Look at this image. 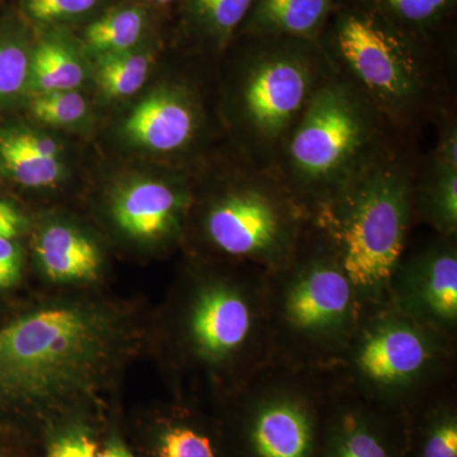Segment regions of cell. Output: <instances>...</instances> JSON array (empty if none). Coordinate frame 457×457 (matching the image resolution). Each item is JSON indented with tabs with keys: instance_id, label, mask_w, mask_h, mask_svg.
<instances>
[{
	"instance_id": "25",
	"label": "cell",
	"mask_w": 457,
	"mask_h": 457,
	"mask_svg": "<svg viewBox=\"0 0 457 457\" xmlns=\"http://www.w3.org/2000/svg\"><path fill=\"white\" fill-rule=\"evenodd\" d=\"M97 79L108 97H129L146 82L154 56L149 50L104 54L97 57Z\"/></svg>"
},
{
	"instance_id": "3",
	"label": "cell",
	"mask_w": 457,
	"mask_h": 457,
	"mask_svg": "<svg viewBox=\"0 0 457 457\" xmlns=\"http://www.w3.org/2000/svg\"><path fill=\"white\" fill-rule=\"evenodd\" d=\"M413 141L394 135L312 216L335 248L361 306L389 302L390 276L408 248L422 161Z\"/></svg>"
},
{
	"instance_id": "24",
	"label": "cell",
	"mask_w": 457,
	"mask_h": 457,
	"mask_svg": "<svg viewBox=\"0 0 457 457\" xmlns=\"http://www.w3.org/2000/svg\"><path fill=\"white\" fill-rule=\"evenodd\" d=\"M41 441V457H96L102 442L87 409L71 411L38 427L31 435Z\"/></svg>"
},
{
	"instance_id": "18",
	"label": "cell",
	"mask_w": 457,
	"mask_h": 457,
	"mask_svg": "<svg viewBox=\"0 0 457 457\" xmlns=\"http://www.w3.org/2000/svg\"><path fill=\"white\" fill-rule=\"evenodd\" d=\"M253 0H182L176 9L183 40L220 57L245 23Z\"/></svg>"
},
{
	"instance_id": "2",
	"label": "cell",
	"mask_w": 457,
	"mask_h": 457,
	"mask_svg": "<svg viewBox=\"0 0 457 457\" xmlns=\"http://www.w3.org/2000/svg\"><path fill=\"white\" fill-rule=\"evenodd\" d=\"M116 342L112 321L87 306H55L18 319L0 329V403L22 416L29 436L87 409Z\"/></svg>"
},
{
	"instance_id": "28",
	"label": "cell",
	"mask_w": 457,
	"mask_h": 457,
	"mask_svg": "<svg viewBox=\"0 0 457 457\" xmlns=\"http://www.w3.org/2000/svg\"><path fill=\"white\" fill-rule=\"evenodd\" d=\"M29 56L25 42L16 35L0 33V98L16 95L29 77Z\"/></svg>"
},
{
	"instance_id": "17",
	"label": "cell",
	"mask_w": 457,
	"mask_h": 457,
	"mask_svg": "<svg viewBox=\"0 0 457 457\" xmlns=\"http://www.w3.org/2000/svg\"><path fill=\"white\" fill-rule=\"evenodd\" d=\"M414 224L457 237V163L429 153L420 161L413 191Z\"/></svg>"
},
{
	"instance_id": "12",
	"label": "cell",
	"mask_w": 457,
	"mask_h": 457,
	"mask_svg": "<svg viewBox=\"0 0 457 457\" xmlns=\"http://www.w3.org/2000/svg\"><path fill=\"white\" fill-rule=\"evenodd\" d=\"M329 376L317 457H404V416L370 404Z\"/></svg>"
},
{
	"instance_id": "19",
	"label": "cell",
	"mask_w": 457,
	"mask_h": 457,
	"mask_svg": "<svg viewBox=\"0 0 457 457\" xmlns=\"http://www.w3.org/2000/svg\"><path fill=\"white\" fill-rule=\"evenodd\" d=\"M154 9L139 0H119L83 26L80 44L96 55L139 50L149 38Z\"/></svg>"
},
{
	"instance_id": "7",
	"label": "cell",
	"mask_w": 457,
	"mask_h": 457,
	"mask_svg": "<svg viewBox=\"0 0 457 457\" xmlns=\"http://www.w3.org/2000/svg\"><path fill=\"white\" fill-rule=\"evenodd\" d=\"M264 272L225 262L195 276L183 303L185 359L218 387L221 403L270 361Z\"/></svg>"
},
{
	"instance_id": "1",
	"label": "cell",
	"mask_w": 457,
	"mask_h": 457,
	"mask_svg": "<svg viewBox=\"0 0 457 457\" xmlns=\"http://www.w3.org/2000/svg\"><path fill=\"white\" fill-rule=\"evenodd\" d=\"M317 42L396 134L413 137L455 107L456 38L429 40L394 25L365 0H336Z\"/></svg>"
},
{
	"instance_id": "8",
	"label": "cell",
	"mask_w": 457,
	"mask_h": 457,
	"mask_svg": "<svg viewBox=\"0 0 457 457\" xmlns=\"http://www.w3.org/2000/svg\"><path fill=\"white\" fill-rule=\"evenodd\" d=\"M457 343L389 302L362 306L333 375L370 404L405 416L433 390L456 380Z\"/></svg>"
},
{
	"instance_id": "14",
	"label": "cell",
	"mask_w": 457,
	"mask_h": 457,
	"mask_svg": "<svg viewBox=\"0 0 457 457\" xmlns=\"http://www.w3.org/2000/svg\"><path fill=\"white\" fill-rule=\"evenodd\" d=\"M191 192L185 186L141 180L123 188L113 204V218L129 236L163 239L179 236L187 219Z\"/></svg>"
},
{
	"instance_id": "22",
	"label": "cell",
	"mask_w": 457,
	"mask_h": 457,
	"mask_svg": "<svg viewBox=\"0 0 457 457\" xmlns=\"http://www.w3.org/2000/svg\"><path fill=\"white\" fill-rule=\"evenodd\" d=\"M394 25L429 38H456L457 0H365Z\"/></svg>"
},
{
	"instance_id": "20",
	"label": "cell",
	"mask_w": 457,
	"mask_h": 457,
	"mask_svg": "<svg viewBox=\"0 0 457 457\" xmlns=\"http://www.w3.org/2000/svg\"><path fill=\"white\" fill-rule=\"evenodd\" d=\"M336 0H253L237 35L288 36L317 41Z\"/></svg>"
},
{
	"instance_id": "16",
	"label": "cell",
	"mask_w": 457,
	"mask_h": 457,
	"mask_svg": "<svg viewBox=\"0 0 457 457\" xmlns=\"http://www.w3.org/2000/svg\"><path fill=\"white\" fill-rule=\"evenodd\" d=\"M143 457H228L218 418L176 408L150 427Z\"/></svg>"
},
{
	"instance_id": "4",
	"label": "cell",
	"mask_w": 457,
	"mask_h": 457,
	"mask_svg": "<svg viewBox=\"0 0 457 457\" xmlns=\"http://www.w3.org/2000/svg\"><path fill=\"white\" fill-rule=\"evenodd\" d=\"M270 361L329 371L362 311L359 295L320 228L311 221L281 266L264 272Z\"/></svg>"
},
{
	"instance_id": "31",
	"label": "cell",
	"mask_w": 457,
	"mask_h": 457,
	"mask_svg": "<svg viewBox=\"0 0 457 457\" xmlns=\"http://www.w3.org/2000/svg\"><path fill=\"white\" fill-rule=\"evenodd\" d=\"M12 137L18 144L31 150L35 154L55 159L59 155V145L55 140L50 139V137L29 134V132H12Z\"/></svg>"
},
{
	"instance_id": "9",
	"label": "cell",
	"mask_w": 457,
	"mask_h": 457,
	"mask_svg": "<svg viewBox=\"0 0 457 457\" xmlns=\"http://www.w3.org/2000/svg\"><path fill=\"white\" fill-rule=\"evenodd\" d=\"M237 165L200 201L197 228L204 246L224 262L270 270L285 263L312 221V213L275 170L237 155Z\"/></svg>"
},
{
	"instance_id": "34",
	"label": "cell",
	"mask_w": 457,
	"mask_h": 457,
	"mask_svg": "<svg viewBox=\"0 0 457 457\" xmlns=\"http://www.w3.org/2000/svg\"><path fill=\"white\" fill-rule=\"evenodd\" d=\"M23 440L22 433L14 429L0 431V457H33L26 447L20 444Z\"/></svg>"
},
{
	"instance_id": "23",
	"label": "cell",
	"mask_w": 457,
	"mask_h": 457,
	"mask_svg": "<svg viewBox=\"0 0 457 457\" xmlns=\"http://www.w3.org/2000/svg\"><path fill=\"white\" fill-rule=\"evenodd\" d=\"M29 68L33 80L42 92L74 90L83 82V66L69 42V36L59 31L42 33L33 47Z\"/></svg>"
},
{
	"instance_id": "29",
	"label": "cell",
	"mask_w": 457,
	"mask_h": 457,
	"mask_svg": "<svg viewBox=\"0 0 457 457\" xmlns=\"http://www.w3.org/2000/svg\"><path fill=\"white\" fill-rule=\"evenodd\" d=\"M31 111L41 122L69 125L79 121L87 113V102L74 90L42 92L32 99Z\"/></svg>"
},
{
	"instance_id": "5",
	"label": "cell",
	"mask_w": 457,
	"mask_h": 457,
	"mask_svg": "<svg viewBox=\"0 0 457 457\" xmlns=\"http://www.w3.org/2000/svg\"><path fill=\"white\" fill-rule=\"evenodd\" d=\"M230 62L225 112L237 155L275 170L288 132L335 69L314 40L237 35L222 53Z\"/></svg>"
},
{
	"instance_id": "21",
	"label": "cell",
	"mask_w": 457,
	"mask_h": 457,
	"mask_svg": "<svg viewBox=\"0 0 457 457\" xmlns=\"http://www.w3.org/2000/svg\"><path fill=\"white\" fill-rule=\"evenodd\" d=\"M37 255L53 281H89L97 278L101 258L88 237L64 225H53L41 234Z\"/></svg>"
},
{
	"instance_id": "27",
	"label": "cell",
	"mask_w": 457,
	"mask_h": 457,
	"mask_svg": "<svg viewBox=\"0 0 457 457\" xmlns=\"http://www.w3.org/2000/svg\"><path fill=\"white\" fill-rule=\"evenodd\" d=\"M0 158L12 176L27 187H49L62 176L59 159L35 154L18 144L12 134L0 135Z\"/></svg>"
},
{
	"instance_id": "11",
	"label": "cell",
	"mask_w": 457,
	"mask_h": 457,
	"mask_svg": "<svg viewBox=\"0 0 457 457\" xmlns=\"http://www.w3.org/2000/svg\"><path fill=\"white\" fill-rule=\"evenodd\" d=\"M387 299L394 308L457 343V237L433 234L394 267Z\"/></svg>"
},
{
	"instance_id": "30",
	"label": "cell",
	"mask_w": 457,
	"mask_h": 457,
	"mask_svg": "<svg viewBox=\"0 0 457 457\" xmlns=\"http://www.w3.org/2000/svg\"><path fill=\"white\" fill-rule=\"evenodd\" d=\"M20 246L13 239L0 237V288H7L13 286L21 276Z\"/></svg>"
},
{
	"instance_id": "6",
	"label": "cell",
	"mask_w": 457,
	"mask_h": 457,
	"mask_svg": "<svg viewBox=\"0 0 457 457\" xmlns=\"http://www.w3.org/2000/svg\"><path fill=\"white\" fill-rule=\"evenodd\" d=\"M395 134L369 98L335 73L288 132L275 171L312 216Z\"/></svg>"
},
{
	"instance_id": "33",
	"label": "cell",
	"mask_w": 457,
	"mask_h": 457,
	"mask_svg": "<svg viewBox=\"0 0 457 457\" xmlns=\"http://www.w3.org/2000/svg\"><path fill=\"white\" fill-rule=\"evenodd\" d=\"M23 225L22 216L11 204L0 200V237L13 239Z\"/></svg>"
},
{
	"instance_id": "26",
	"label": "cell",
	"mask_w": 457,
	"mask_h": 457,
	"mask_svg": "<svg viewBox=\"0 0 457 457\" xmlns=\"http://www.w3.org/2000/svg\"><path fill=\"white\" fill-rule=\"evenodd\" d=\"M112 3L113 0H20L22 13L42 32L57 31L71 23L86 26Z\"/></svg>"
},
{
	"instance_id": "15",
	"label": "cell",
	"mask_w": 457,
	"mask_h": 457,
	"mask_svg": "<svg viewBox=\"0 0 457 457\" xmlns=\"http://www.w3.org/2000/svg\"><path fill=\"white\" fill-rule=\"evenodd\" d=\"M456 380L433 390L404 416V457H457Z\"/></svg>"
},
{
	"instance_id": "13",
	"label": "cell",
	"mask_w": 457,
	"mask_h": 457,
	"mask_svg": "<svg viewBox=\"0 0 457 457\" xmlns=\"http://www.w3.org/2000/svg\"><path fill=\"white\" fill-rule=\"evenodd\" d=\"M187 86H164L132 111L125 131L140 145L179 154L196 145L204 128L203 108Z\"/></svg>"
},
{
	"instance_id": "35",
	"label": "cell",
	"mask_w": 457,
	"mask_h": 457,
	"mask_svg": "<svg viewBox=\"0 0 457 457\" xmlns=\"http://www.w3.org/2000/svg\"><path fill=\"white\" fill-rule=\"evenodd\" d=\"M139 2L146 4L147 7L154 9L155 12H167L170 9L176 11L179 7L182 0H139Z\"/></svg>"
},
{
	"instance_id": "10",
	"label": "cell",
	"mask_w": 457,
	"mask_h": 457,
	"mask_svg": "<svg viewBox=\"0 0 457 457\" xmlns=\"http://www.w3.org/2000/svg\"><path fill=\"white\" fill-rule=\"evenodd\" d=\"M329 371L270 361L221 403L228 457H317Z\"/></svg>"
},
{
	"instance_id": "32",
	"label": "cell",
	"mask_w": 457,
	"mask_h": 457,
	"mask_svg": "<svg viewBox=\"0 0 457 457\" xmlns=\"http://www.w3.org/2000/svg\"><path fill=\"white\" fill-rule=\"evenodd\" d=\"M104 440L96 457H137L131 445L116 429H111Z\"/></svg>"
}]
</instances>
